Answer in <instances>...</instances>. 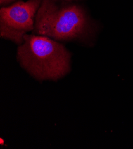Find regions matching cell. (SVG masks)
Instances as JSON below:
<instances>
[{
  "instance_id": "6da1fadb",
  "label": "cell",
  "mask_w": 133,
  "mask_h": 149,
  "mask_svg": "<svg viewBox=\"0 0 133 149\" xmlns=\"http://www.w3.org/2000/svg\"><path fill=\"white\" fill-rule=\"evenodd\" d=\"M94 23L83 7L68 1L42 0L37 13L33 34L56 40H82L95 33Z\"/></svg>"
},
{
  "instance_id": "7a4b0ae2",
  "label": "cell",
  "mask_w": 133,
  "mask_h": 149,
  "mask_svg": "<svg viewBox=\"0 0 133 149\" xmlns=\"http://www.w3.org/2000/svg\"><path fill=\"white\" fill-rule=\"evenodd\" d=\"M18 61L29 74L39 81L57 80L71 69V54L49 37L25 35L18 48Z\"/></svg>"
},
{
  "instance_id": "3957f363",
  "label": "cell",
  "mask_w": 133,
  "mask_h": 149,
  "mask_svg": "<svg viewBox=\"0 0 133 149\" xmlns=\"http://www.w3.org/2000/svg\"><path fill=\"white\" fill-rule=\"evenodd\" d=\"M42 0L18 1L0 10V33L1 38L19 45L24 36L34 31L37 13Z\"/></svg>"
},
{
  "instance_id": "277c9868",
  "label": "cell",
  "mask_w": 133,
  "mask_h": 149,
  "mask_svg": "<svg viewBox=\"0 0 133 149\" xmlns=\"http://www.w3.org/2000/svg\"><path fill=\"white\" fill-rule=\"evenodd\" d=\"M15 1H20V0H0V4L1 6H6Z\"/></svg>"
},
{
  "instance_id": "5b68a950",
  "label": "cell",
  "mask_w": 133,
  "mask_h": 149,
  "mask_svg": "<svg viewBox=\"0 0 133 149\" xmlns=\"http://www.w3.org/2000/svg\"><path fill=\"white\" fill-rule=\"evenodd\" d=\"M58 1H68V2H72L74 1H78V0H56Z\"/></svg>"
}]
</instances>
